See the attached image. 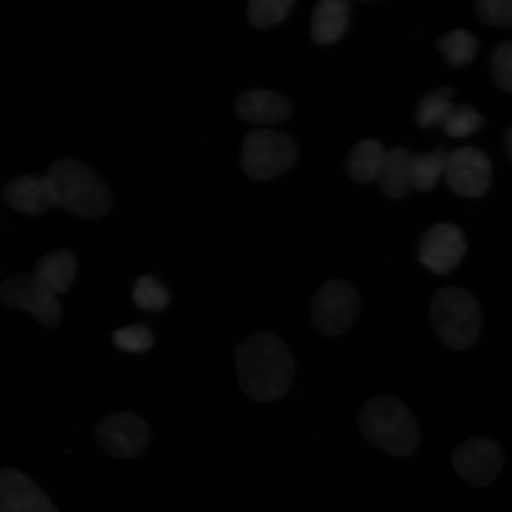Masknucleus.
Returning <instances> with one entry per match:
<instances>
[{"instance_id": "nucleus-10", "label": "nucleus", "mask_w": 512, "mask_h": 512, "mask_svg": "<svg viewBox=\"0 0 512 512\" xmlns=\"http://www.w3.org/2000/svg\"><path fill=\"white\" fill-rule=\"evenodd\" d=\"M95 434L102 448L118 459L139 457L151 441L149 425L130 412L117 413L102 419Z\"/></svg>"}, {"instance_id": "nucleus-7", "label": "nucleus", "mask_w": 512, "mask_h": 512, "mask_svg": "<svg viewBox=\"0 0 512 512\" xmlns=\"http://www.w3.org/2000/svg\"><path fill=\"white\" fill-rule=\"evenodd\" d=\"M0 303L9 309L28 311L46 328L59 325L62 310L57 298L34 275L15 274L0 285Z\"/></svg>"}, {"instance_id": "nucleus-6", "label": "nucleus", "mask_w": 512, "mask_h": 512, "mask_svg": "<svg viewBox=\"0 0 512 512\" xmlns=\"http://www.w3.org/2000/svg\"><path fill=\"white\" fill-rule=\"evenodd\" d=\"M360 293L343 279H332L319 288L311 304V322L320 335L338 337L348 332L360 315Z\"/></svg>"}, {"instance_id": "nucleus-12", "label": "nucleus", "mask_w": 512, "mask_h": 512, "mask_svg": "<svg viewBox=\"0 0 512 512\" xmlns=\"http://www.w3.org/2000/svg\"><path fill=\"white\" fill-rule=\"evenodd\" d=\"M0 512H60L38 484L15 469L0 471Z\"/></svg>"}, {"instance_id": "nucleus-3", "label": "nucleus", "mask_w": 512, "mask_h": 512, "mask_svg": "<svg viewBox=\"0 0 512 512\" xmlns=\"http://www.w3.org/2000/svg\"><path fill=\"white\" fill-rule=\"evenodd\" d=\"M46 176L53 188L55 207L85 219H100L111 210L110 190L91 168L79 160H57Z\"/></svg>"}, {"instance_id": "nucleus-16", "label": "nucleus", "mask_w": 512, "mask_h": 512, "mask_svg": "<svg viewBox=\"0 0 512 512\" xmlns=\"http://www.w3.org/2000/svg\"><path fill=\"white\" fill-rule=\"evenodd\" d=\"M350 5L345 0H323L311 17V37L319 46H331L349 27Z\"/></svg>"}, {"instance_id": "nucleus-2", "label": "nucleus", "mask_w": 512, "mask_h": 512, "mask_svg": "<svg viewBox=\"0 0 512 512\" xmlns=\"http://www.w3.org/2000/svg\"><path fill=\"white\" fill-rule=\"evenodd\" d=\"M363 438L390 456H413L420 444L418 421L405 403L392 395L374 396L358 416Z\"/></svg>"}, {"instance_id": "nucleus-20", "label": "nucleus", "mask_w": 512, "mask_h": 512, "mask_svg": "<svg viewBox=\"0 0 512 512\" xmlns=\"http://www.w3.org/2000/svg\"><path fill=\"white\" fill-rule=\"evenodd\" d=\"M454 95H456V89L450 86L441 87L437 91L426 94L416 106V124L424 130H431L437 126L443 127L456 108L452 102Z\"/></svg>"}, {"instance_id": "nucleus-26", "label": "nucleus", "mask_w": 512, "mask_h": 512, "mask_svg": "<svg viewBox=\"0 0 512 512\" xmlns=\"http://www.w3.org/2000/svg\"><path fill=\"white\" fill-rule=\"evenodd\" d=\"M113 342L120 350L143 354L153 347V335L146 326L131 325L115 331Z\"/></svg>"}, {"instance_id": "nucleus-4", "label": "nucleus", "mask_w": 512, "mask_h": 512, "mask_svg": "<svg viewBox=\"0 0 512 512\" xmlns=\"http://www.w3.org/2000/svg\"><path fill=\"white\" fill-rule=\"evenodd\" d=\"M430 315L435 335L452 351L471 348L482 332V306L464 287L441 288L434 294Z\"/></svg>"}, {"instance_id": "nucleus-9", "label": "nucleus", "mask_w": 512, "mask_h": 512, "mask_svg": "<svg viewBox=\"0 0 512 512\" xmlns=\"http://www.w3.org/2000/svg\"><path fill=\"white\" fill-rule=\"evenodd\" d=\"M445 178L454 194L473 200L490 190L494 168L484 151L477 147H462L451 152Z\"/></svg>"}, {"instance_id": "nucleus-13", "label": "nucleus", "mask_w": 512, "mask_h": 512, "mask_svg": "<svg viewBox=\"0 0 512 512\" xmlns=\"http://www.w3.org/2000/svg\"><path fill=\"white\" fill-rule=\"evenodd\" d=\"M235 112L249 124L277 125L291 117L292 105L283 94L268 89H252L241 94L236 101Z\"/></svg>"}, {"instance_id": "nucleus-25", "label": "nucleus", "mask_w": 512, "mask_h": 512, "mask_svg": "<svg viewBox=\"0 0 512 512\" xmlns=\"http://www.w3.org/2000/svg\"><path fill=\"white\" fill-rule=\"evenodd\" d=\"M476 15L489 27L512 30V0H480Z\"/></svg>"}, {"instance_id": "nucleus-14", "label": "nucleus", "mask_w": 512, "mask_h": 512, "mask_svg": "<svg viewBox=\"0 0 512 512\" xmlns=\"http://www.w3.org/2000/svg\"><path fill=\"white\" fill-rule=\"evenodd\" d=\"M4 200L19 213L38 216L55 207L53 188L47 176H21L4 189Z\"/></svg>"}, {"instance_id": "nucleus-15", "label": "nucleus", "mask_w": 512, "mask_h": 512, "mask_svg": "<svg viewBox=\"0 0 512 512\" xmlns=\"http://www.w3.org/2000/svg\"><path fill=\"white\" fill-rule=\"evenodd\" d=\"M76 273L78 260L75 254L68 249H59L42 256L32 275L57 298L72 288Z\"/></svg>"}, {"instance_id": "nucleus-23", "label": "nucleus", "mask_w": 512, "mask_h": 512, "mask_svg": "<svg viewBox=\"0 0 512 512\" xmlns=\"http://www.w3.org/2000/svg\"><path fill=\"white\" fill-rule=\"evenodd\" d=\"M485 119L475 107L469 104L456 106L446 120L443 130L446 136L453 139H464L475 136L483 130Z\"/></svg>"}, {"instance_id": "nucleus-18", "label": "nucleus", "mask_w": 512, "mask_h": 512, "mask_svg": "<svg viewBox=\"0 0 512 512\" xmlns=\"http://www.w3.org/2000/svg\"><path fill=\"white\" fill-rule=\"evenodd\" d=\"M387 151L376 139H363L351 150L347 160V174L358 184L377 181Z\"/></svg>"}, {"instance_id": "nucleus-27", "label": "nucleus", "mask_w": 512, "mask_h": 512, "mask_svg": "<svg viewBox=\"0 0 512 512\" xmlns=\"http://www.w3.org/2000/svg\"><path fill=\"white\" fill-rule=\"evenodd\" d=\"M491 70L497 87L512 94V42L498 44L491 56Z\"/></svg>"}, {"instance_id": "nucleus-22", "label": "nucleus", "mask_w": 512, "mask_h": 512, "mask_svg": "<svg viewBox=\"0 0 512 512\" xmlns=\"http://www.w3.org/2000/svg\"><path fill=\"white\" fill-rule=\"evenodd\" d=\"M296 2L294 0H252L248 19L253 27L271 29L284 22Z\"/></svg>"}, {"instance_id": "nucleus-21", "label": "nucleus", "mask_w": 512, "mask_h": 512, "mask_svg": "<svg viewBox=\"0 0 512 512\" xmlns=\"http://www.w3.org/2000/svg\"><path fill=\"white\" fill-rule=\"evenodd\" d=\"M437 48L452 68H463L476 59L479 41L470 31L454 29L440 38Z\"/></svg>"}, {"instance_id": "nucleus-1", "label": "nucleus", "mask_w": 512, "mask_h": 512, "mask_svg": "<svg viewBox=\"0 0 512 512\" xmlns=\"http://www.w3.org/2000/svg\"><path fill=\"white\" fill-rule=\"evenodd\" d=\"M236 375L249 400L270 403L283 399L296 376V362L284 339L260 331L242 339L235 351Z\"/></svg>"}, {"instance_id": "nucleus-24", "label": "nucleus", "mask_w": 512, "mask_h": 512, "mask_svg": "<svg viewBox=\"0 0 512 512\" xmlns=\"http://www.w3.org/2000/svg\"><path fill=\"white\" fill-rule=\"evenodd\" d=\"M133 300L139 309L157 312L169 305L170 294L156 278L143 275L133 288Z\"/></svg>"}, {"instance_id": "nucleus-11", "label": "nucleus", "mask_w": 512, "mask_h": 512, "mask_svg": "<svg viewBox=\"0 0 512 512\" xmlns=\"http://www.w3.org/2000/svg\"><path fill=\"white\" fill-rule=\"evenodd\" d=\"M467 240L456 224L438 223L427 230L419 242L418 258L428 271L439 275L452 273L463 261Z\"/></svg>"}, {"instance_id": "nucleus-19", "label": "nucleus", "mask_w": 512, "mask_h": 512, "mask_svg": "<svg viewBox=\"0 0 512 512\" xmlns=\"http://www.w3.org/2000/svg\"><path fill=\"white\" fill-rule=\"evenodd\" d=\"M451 152L445 146H439L432 152L413 155L412 187L413 190L430 192L437 187L445 176L448 158Z\"/></svg>"}, {"instance_id": "nucleus-5", "label": "nucleus", "mask_w": 512, "mask_h": 512, "mask_svg": "<svg viewBox=\"0 0 512 512\" xmlns=\"http://www.w3.org/2000/svg\"><path fill=\"white\" fill-rule=\"evenodd\" d=\"M297 158L298 147L290 136L266 128L249 133L242 145V168L254 181H270L285 174Z\"/></svg>"}, {"instance_id": "nucleus-8", "label": "nucleus", "mask_w": 512, "mask_h": 512, "mask_svg": "<svg viewBox=\"0 0 512 512\" xmlns=\"http://www.w3.org/2000/svg\"><path fill=\"white\" fill-rule=\"evenodd\" d=\"M452 463L465 482L482 489L494 484L501 475L504 452L495 439L478 435L458 446Z\"/></svg>"}, {"instance_id": "nucleus-28", "label": "nucleus", "mask_w": 512, "mask_h": 512, "mask_svg": "<svg viewBox=\"0 0 512 512\" xmlns=\"http://www.w3.org/2000/svg\"><path fill=\"white\" fill-rule=\"evenodd\" d=\"M505 150H507L508 156L512 163V126L509 128L507 136H505Z\"/></svg>"}, {"instance_id": "nucleus-17", "label": "nucleus", "mask_w": 512, "mask_h": 512, "mask_svg": "<svg viewBox=\"0 0 512 512\" xmlns=\"http://www.w3.org/2000/svg\"><path fill=\"white\" fill-rule=\"evenodd\" d=\"M413 153L406 147H394L387 151L382 165L379 181L384 195L392 200H401L413 191L412 187Z\"/></svg>"}]
</instances>
